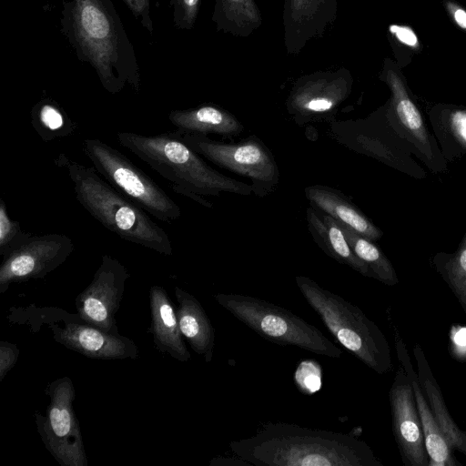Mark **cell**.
Wrapping results in <instances>:
<instances>
[{"label":"cell","mask_w":466,"mask_h":466,"mask_svg":"<svg viewBox=\"0 0 466 466\" xmlns=\"http://www.w3.org/2000/svg\"><path fill=\"white\" fill-rule=\"evenodd\" d=\"M61 31L108 93H119L126 85L139 92L140 68L112 0H64Z\"/></svg>","instance_id":"obj_1"},{"label":"cell","mask_w":466,"mask_h":466,"mask_svg":"<svg viewBox=\"0 0 466 466\" xmlns=\"http://www.w3.org/2000/svg\"><path fill=\"white\" fill-rule=\"evenodd\" d=\"M229 447L256 466H383L371 448L354 436L284 422L268 423Z\"/></svg>","instance_id":"obj_2"},{"label":"cell","mask_w":466,"mask_h":466,"mask_svg":"<svg viewBox=\"0 0 466 466\" xmlns=\"http://www.w3.org/2000/svg\"><path fill=\"white\" fill-rule=\"evenodd\" d=\"M116 139L121 146L168 180L174 191L206 208H210L213 204L203 196L253 194L249 184L211 167L186 144L178 130L153 136L117 132Z\"/></svg>","instance_id":"obj_3"},{"label":"cell","mask_w":466,"mask_h":466,"mask_svg":"<svg viewBox=\"0 0 466 466\" xmlns=\"http://www.w3.org/2000/svg\"><path fill=\"white\" fill-rule=\"evenodd\" d=\"M55 162L66 168L77 202L108 230L158 253L173 254L167 232L146 210L103 180L95 167H85L65 154H60Z\"/></svg>","instance_id":"obj_4"},{"label":"cell","mask_w":466,"mask_h":466,"mask_svg":"<svg viewBox=\"0 0 466 466\" xmlns=\"http://www.w3.org/2000/svg\"><path fill=\"white\" fill-rule=\"evenodd\" d=\"M295 281L306 301L339 344L375 372L385 374L391 370L388 339L359 307L308 277L296 276Z\"/></svg>","instance_id":"obj_5"},{"label":"cell","mask_w":466,"mask_h":466,"mask_svg":"<svg viewBox=\"0 0 466 466\" xmlns=\"http://www.w3.org/2000/svg\"><path fill=\"white\" fill-rule=\"evenodd\" d=\"M217 302L260 337L279 345L295 346L339 359L342 351L317 327L295 313L252 296L218 293Z\"/></svg>","instance_id":"obj_6"},{"label":"cell","mask_w":466,"mask_h":466,"mask_svg":"<svg viewBox=\"0 0 466 466\" xmlns=\"http://www.w3.org/2000/svg\"><path fill=\"white\" fill-rule=\"evenodd\" d=\"M82 147L96 170L148 214L166 223L181 216L167 193L121 152L97 138L84 139Z\"/></svg>","instance_id":"obj_7"},{"label":"cell","mask_w":466,"mask_h":466,"mask_svg":"<svg viewBox=\"0 0 466 466\" xmlns=\"http://www.w3.org/2000/svg\"><path fill=\"white\" fill-rule=\"evenodd\" d=\"M179 133L186 144L201 157L250 180L257 197L263 198L276 190L280 178L278 164L272 152L257 136L228 143L206 135Z\"/></svg>","instance_id":"obj_8"},{"label":"cell","mask_w":466,"mask_h":466,"mask_svg":"<svg viewBox=\"0 0 466 466\" xmlns=\"http://www.w3.org/2000/svg\"><path fill=\"white\" fill-rule=\"evenodd\" d=\"M327 132L332 139L352 151L412 177L425 176L424 170L411 158L410 147L389 123L384 106L366 118L333 120Z\"/></svg>","instance_id":"obj_9"},{"label":"cell","mask_w":466,"mask_h":466,"mask_svg":"<svg viewBox=\"0 0 466 466\" xmlns=\"http://www.w3.org/2000/svg\"><path fill=\"white\" fill-rule=\"evenodd\" d=\"M46 392L50 401L46 416L35 415L44 445L61 466H86L81 429L73 408L76 391L71 379L56 380Z\"/></svg>","instance_id":"obj_10"},{"label":"cell","mask_w":466,"mask_h":466,"mask_svg":"<svg viewBox=\"0 0 466 466\" xmlns=\"http://www.w3.org/2000/svg\"><path fill=\"white\" fill-rule=\"evenodd\" d=\"M353 76L346 67L317 71L297 78L286 100V109L298 126L331 122L350 96Z\"/></svg>","instance_id":"obj_11"},{"label":"cell","mask_w":466,"mask_h":466,"mask_svg":"<svg viewBox=\"0 0 466 466\" xmlns=\"http://www.w3.org/2000/svg\"><path fill=\"white\" fill-rule=\"evenodd\" d=\"M382 79L391 93L389 105L384 107L392 128L431 171H445L447 167L444 157L435 138L430 134L420 111L410 98L400 75L385 65Z\"/></svg>","instance_id":"obj_12"},{"label":"cell","mask_w":466,"mask_h":466,"mask_svg":"<svg viewBox=\"0 0 466 466\" xmlns=\"http://www.w3.org/2000/svg\"><path fill=\"white\" fill-rule=\"evenodd\" d=\"M73 240L62 234L31 235L3 257L0 293L13 282L42 279L63 264L74 251Z\"/></svg>","instance_id":"obj_13"},{"label":"cell","mask_w":466,"mask_h":466,"mask_svg":"<svg viewBox=\"0 0 466 466\" xmlns=\"http://www.w3.org/2000/svg\"><path fill=\"white\" fill-rule=\"evenodd\" d=\"M126 267L109 255L102 257L90 284L76 299L82 321L110 334H119L116 314L125 284L129 278Z\"/></svg>","instance_id":"obj_14"},{"label":"cell","mask_w":466,"mask_h":466,"mask_svg":"<svg viewBox=\"0 0 466 466\" xmlns=\"http://www.w3.org/2000/svg\"><path fill=\"white\" fill-rule=\"evenodd\" d=\"M392 432L405 466H429L422 425L410 378L400 364L389 391Z\"/></svg>","instance_id":"obj_15"},{"label":"cell","mask_w":466,"mask_h":466,"mask_svg":"<svg viewBox=\"0 0 466 466\" xmlns=\"http://www.w3.org/2000/svg\"><path fill=\"white\" fill-rule=\"evenodd\" d=\"M53 339L66 348L87 358L97 360H136L138 349L135 342L120 334H110L81 320L49 325Z\"/></svg>","instance_id":"obj_16"},{"label":"cell","mask_w":466,"mask_h":466,"mask_svg":"<svg viewBox=\"0 0 466 466\" xmlns=\"http://www.w3.org/2000/svg\"><path fill=\"white\" fill-rule=\"evenodd\" d=\"M338 15V0H284V45L289 55L299 54L312 39L322 36Z\"/></svg>","instance_id":"obj_17"},{"label":"cell","mask_w":466,"mask_h":466,"mask_svg":"<svg viewBox=\"0 0 466 466\" xmlns=\"http://www.w3.org/2000/svg\"><path fill=\"white\" fill-rule=\"evenodd\" d=\"M388 320L393 330L398 360L405 370L412 385L422 425L425 447L429 457V466H462V464L457 461L454 455L455 451L450 445L430 409L420 385L417 371H415L412 366L406 345L398 328L392 321L390 312H388Z\"/></svg>","instance_id":"obj_18"},{"label":"cell","mask_w":466,"mask_h":466,"mask_svg":"<svg viewBox=\"0 0 466 466\" xmlns=\"http://www.w3.org/2000/svg\"><path fill=\"white\" fill-rule=\"evenodd\" d=\"M309 206L330 216L371 241L383 233L341 191L326 185H311L304 188Z\"/></svg>","instance_id":"obj_19"},{"label":"cell","mask_w":466,"mask_h":466,"mask_svg":"<svg viewBox=\"0 0 466 466\" xmlns=\"http://www.w3.org/2000/svg\"><path fill=\"white\" fill-rule=\"evenodd\" d=\"M151 327L154 344L164 353L179 361H187L191 355L182 339L177 311L166 292L157 285L149 290Z\"/></svg>","instance_id":"obj_20"},{"label":"cell","mask_w":466,"mask_h":466,"mask_svg":"<svg viewBox=\"0 0 466 466\" xmlns=\"http://www.w3.org/2000/svg\"><path fill=\"white\" fill-rule=\"evenodd\" d=\"M168 119L178 131L185 133L218 135L232 138L244 130V126L231 112L214 104L172 110L168 114Z\"/></svg>","instance_id":"obj_21"},{"label":"cell","mask_w":466,"mask_h":466,"mask_svg":"<svg viewBox=\"0 0 466 466\" xmlns=\"http://www.w3.org/2000/svg\"><path fill=\"white\" fill-rule=\"evenodd\" d=\"M306 218L312 238L324 253L360 275L372 278L369 267L353 252L343 231L333 218L309 206L306 209Z\"/></svg>","instance_id":"obj_22"},{"label":"cell","mask_w":466,"mask_h":466,"mask_svg":"<svg viewBox=\"0 0 466 466\" xmlns=\"http://www.w3.org/2000/svg\"><path fill=\"white\" fill-rule=\"evenodd\" d=\"M413 355L419 382L434 418L452 449L466 458V430H461L449 412L439 384L419 343L413 347Z\"/></svg>","instance_id":"obj_23"},{"label":"cell","mask_w":466,"mask_h":466,"mask_svg":"<svg viewBox=\"0 0 466 466\" xmlns=\"http://www.w3.org/2000/svg\"><path fill=\"white\" fill-rule=\"evenodd\" d=\"M175 295L178 302L176 309L182 335L192 350L202 356L206 362L213 359L215 333L209 318L199 301L184 289L176 287Z\"/></svg>","instance_id":"obj_24"},{"label":"cell","mask_w":466,"mask_h":466,"mask_svg":"<svg viewBox=\"0 0 466 466\" xmlns=\"http://www.w3.org/2000/svg\"><path fill=\"white\" fill-rule=\"evenodd\" d=\"M211 20L218 31L239 37L249 36L262 24L254 0H215Z\"/></svg>","instance_id":"obj_25"},{"label":"cell","mask_w":466,"mask_h":466,"mask_svg":"<svg viewBox=\"0 0 466 466\" xmlns=\"http://www.w3.org/2000/svg\"><path fill=\"white\" fill-rule=\"evenodd\" d=\"M430 118L443 157L451 160L466 156V108H437Z\"/></svg>","instance_id":"obj_26"},{"label":"cell","mask_w":466,"mask_h":466,"mask_svg":"<svg viewBox=\"0 0 466 466\" xmlns=\"http://www.w3.org/2000/svg\"><path fill=\"white\" fill-rule=\"evenodd\" d=\"M345 238L356 254L372 273V278L388 286L399 283L396 271L384 253L373 243L349 226L337 221Z\"/></svg>","instance_id":"obj_27"},{"label":"cell","mask_w":466,"mask_h":466,"mask_svg":"<svg viewBox=\"0 0 466 466\" xmlns=\"http://www.w3.org/2000/svg\"><path fill=\"white\" fill-rule=\"evenodd\" d=\"M31 124L39 137L46 142L71 136L76 124L61 106L53 99L44 98L31 109Z\"/></svg>","instance_id":"obj_28"},{"label":"cell","mask_w":466,"mask_h":466,"mask_svg":"<svg viewBox=\"0 0 466 466\" xmlns=\"http://www.w3.org/2000/svg\"><path fill=\"white\" fill-rule=\"evenodd\" d=\"M431 263L466 316V231L455 252H440L433 257Z\"/></svg>","instance_id":"obj_29"},{"label":"cell","mask_w":466,"mask_h":466,"mask_svg":"<svg viewBox=\"0 0 466 466\" xmlns=\"http://www.w3.org/2000/svg\"><path fill=\"white\" fill-rule=\"evenodd\" d=\"M31 235L21 228L18 221L10 218L6 204L0 198V255L5 257Z\"/></svg>","instance_id":"obj_30"},{"label":"cell","mask_w":466,"mask_h":466,"mask_svg":"<svg viewBox=\"0 0 466 466\" xmlns=\"http://www.w3.org/2000/svg\"><path fill=\"white\" fill-rule=\"evenodd\" d=\"M201 0H170L173 9V22L177 29L193 28L198 14Z\"/></svg>","instance_id":"obj_31"},{"label":"cell","mask_w":466,"mask_h":466,"mask_svg":"<svg viewBox=\"0 0 466 466\" xmlns=\"http://www.w3.org/2000/svg\"><path fill=\"white\" fill-rule=\"evenodd\" d=\"M137 22L152 35L153 21L150 16V0H123Z\"/></svg>","instance_id":"obj_32"},{"label":"cell","mask_w":466,"mask_h":466,"mask_svg":"<svg viewBox=\"0 0 466 466\" xmlns=\"http://www.w3.org/2000/svg\"><path fill=\"white\" fill-rule=\"evenodd\" d=\"M19 350L16 345L8 341H0V381L15 365Z\"/></svg>","instance_id":"obj_33"},{"label":"cell","mask_w":466,"mask_h":466,"mask_svg":"<svg viewBox=\"0 0 466 466\" xmlns=\"http://www.w3.org/2000/svg\"><path fill=\"white\" fill-rule=\"evenodd\" d=\"M444 5L455 24L466 31V10L451 0H445Z\"/></svg>","instance_id":"obj_34"},{"label":"cell","mask_w":466,"mask_h":466,"mask_svg":"<svg viewBox=\"0 0 466 466\" xmlns=\"http://www.w3.org/2000/svg\"><path fill=\"white\" fill-rule=\"evenodd\" d=\"M210 465H216V466H220V465H231V464H235V465H238V464H245V465H251L249 462L238 458V460H234V459H228V458H214L210 461L209 462Z\"/></svg>","instance_id":"obj_35"}]
</instances>
